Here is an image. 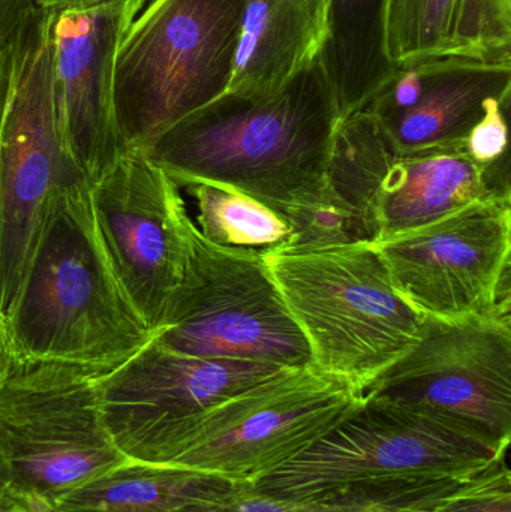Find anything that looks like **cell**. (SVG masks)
I'll return each instance as SVG.
<instances>
[{
  "instance_id": "obj_5",
  "label": "cell",
  "mask_w": 511,
  "mask_h": 512,
  "mask_svg": "<svg viewBox=\"0 0 511 512\" xmlns=\"http://www.w3.org/2000/svg\"><path fill=\"white\" fill-rule=\"evenodd\" d=\"M56 12L35 6L9 41L0 110V315L8 319L54 201L86 180L66 152L54 96Z\"/></svg>"
},
{
  "instance_id": "obj_25",
  "label": "cell",
  "mask_w": 511,
  "mask_h": 512,
  "mask_svg": "<svg viewBox=\"0 0 511 512\" xmlns=\"http://www.w3.org/2000/svg\"><path fill=\"white\" fill-rule=\"evenodd\" d=\"M509 110L510 102L495 98L485 102V114L465 140L474 161L491 165L509 155Z\"/></svg>"
},
{
  "instance_id": "obj_15",
  "label": "cell",
  "mask_w": 511,
  "mask_h": 512,
  "mask_svg": "<svg viewBox=\"0 0 511 512\" xmlns=\"http://www.w3.org/2000/svg\"><path fill=\"white\" fill-rule=\"evenodd\" d=\"M281 370L252 361L191 357L153 339L102 378V420L126 456L141 442L200 418Z\"/></svg>"
},
{
  "instance_id": "obj_23",
  "label": "cell",
  "mask_w": 511,
  "mask_h": 512,
  "mask_svg": "<svg viewBox=\"0 0 511 512\" xmlns=\"http://www.w3.org/2000/svg\"><path fill=\"white\" fill-rule=\"evenodd\" d=\"M455 56L511 63V0H464Z\"/></svg>"
},
{
  "instance_id": "obj_21",
  "label": "cell",
  "mask_w": 511,
  "mask_h": 512,
  "mask_svg": "<svg viewBox=\"0 0 511 512\" xmlns=\"http://www.w3.org/2000/svg\"><path fill=\"white\" fill-rule=\"evenodd\" d=\"M197 203L201 236L228 249L269 252L287 248L291 228L275 210L237 189L209 182H186Z\"/></svg>"
},
{
  "instance_id": "obj_9",
  "label": "cell",
  "mask_w": 511,
  "mask_h": 512,
  "mask_svg": "<svg viewBox=\"0 0 511 512\" xmlns=\"http://www.w3.org/2000/svg\"><path fill=\"white\" fill-rule=\"evenodd\" d=\"M506 454L434 415L362 397L311 447L251 489L272 498L300 499L374 481L471 478Z\"/></svg>"
},
{
  "instance_id": "obj_24",
  "label": "cell",
  "mask_w": 511,
  "mask_h": 512,
  "mask_svg": "<svg viewBox=\"0 0 511 512\" xmlns=\"http://www.w3.org/2000/svg\"><path fill=\"white\" fill-rule=\"evenodd\" d=\"M429 512H511V475L506 457Z\"/></svg>"
},
{
  "instance_id": "obj_29",
  "label": "cell",
  "mask_w": 511,
  "mask_h": 512,
  "mask_svg": "<svg viewBox=\"0 0 511 512\" xmlns=\"http://www.w3.org/2000/svg\"><path fill=\"white\" fill-rule=\"evenodd\" d=\"M27 512H54V510L45 499L39 498V496H32L29 499V504H27Z\"/></svg>"
},
{
  "instance_id": "obj_30",
  "label": "cell",
  "mask_w": 511,
  "mask_h": 512,
  "mask_svg": "<svg viewBox=\"0 0 511 512\" xmlns=\"http://www.w3.org/2000/svg\"><path fill=\"white\" fill-rule=\"evenodd\" d=\"M8 357V343H6L5 319L0 315V364Z\"/></svg>"
},
{
  "instance_id": "obj_10",
  "label": "cell",
  "mask_w": 511,
  "mask_h": 512,
  "mask_svg": "<svg viewBox=\"0 0 511 512\" xmlns=\"http://www.w3.org/2000/svg\"><path fill=\"white\" fill-rule=\"evenodd\" d=\"M188 236L185 279L156 342L191 357L312 367L311 349L270 274L266 252L212 245L194 221Z\"/></svg>"
},
{
  "instance_id": "obj_14",
  "label": "cell",
  "mask_w": 511,
  "mask_h": 512,
  "mask_svg": "<svg viewBox=\"0 0 511 512\" xmlns=\"http://www.w3.org/2000/svg\"><path fill=\"white\" fill-rule=\"evenodd\" d=\"M149 0H105L57 11L54 96L66 152L87 183L126 147L114 113V69L125 33Z\"/></svg>"
},
{
  "instance_id": "obj_3",
  "label": "cell",
  "mask_w": 511,
  "mask_h": 512,
  "mask_svg": "<svg viewBox=\"0 0 511 512\" xmlns=\"http://www.w3.org/2000/svg\"><path fill=\"white\" fill-rule=\"evenodd\" d=\"M264 259L312 367L359 396L416 345L423 316L396 291L374 243L273 249Z\"/></svg>"
},
{
  "instance_id": "obj_7",
  "label": "cell",
  "mask_w": 511,
  "mask_h": 512,
  "mask_svg": "<svg viewBox=\"0 0 511 512\" xmlns=\"http://www.w3.org/2000/svg\"><path fill=\"white\" fill-rule=\"evenodd\" d=\"M360 399L314 367L285 369L126 457L254 484L311 447Z\"/></svg>"
},
{
  "instance_id": "obj_22",
  "label": "cell",
  "mask_w": 511,
  "mask_h": 512,
  "mask_svg": "<svg viewBox=\"0 0 511 512\" xmlns=\"http://www.w3.org/2000/svg\"><path fill=\"white\" fill-rule=\"evenodd\" d=\"M464 0H387L386 45L399 69L455 56Z\"/></svg>"
},
{
  "instance_id": "obj_8",
  "label": "cell",
  "mask_w": 511,
  "mask_h": 512,
  "mask_svg": "<svg viewBox=\"0 0 511 512\" xmlns=\"http://www.w3.org/2000/svg\"><path fill=\"white\" fill-rule=\"evenodd\" d=\"M326 188L378 243L476 201H511L510 155L482 165L465 146L407 152L363 110L336 126Z\"/></svg>"
},
{
  "instance_id": "obj_20",
  "label": "cell",
  "mask_w": 511,
  "mask_h": 512,
  "mask_svg": "<svg viewBox=\"0 0 511 512\" xmlns=\"http://www.w3.org/2000/svg\"><path fill=\"white\" fill-rule=\"evenodd\" d=\"M482 475V474H480ZM477 477L446 480H393L351 484L300 499L243 492L177 512H429Z\"/></svg>"
},
{
  "instance_id": "obj_11",
  "label": "cell",
  "mask_w": 511,
  "mask_h": 512,
  "mask_svg": "<svg viewBox=\"0 0 511 512\" xmlns=\"http://www.w3.org/2000/svg\"><path fill=\"white\" fill-rule=\"evenodd\" d=\"M362 397L434 415L509 451L510 318L423 316L416 345L381 373Z\"/></svg>"
},
{
  "instance_id": "obj_26",
  "label": "cell",
  "mask_w": 511,
  "mask_h": 512,
  "mask_svg": "<svg viewBox=\"0 0 511 512\" xmlns=\"http://www.w3.org/2000/svg\"><path fill=\"white\" fill-rule=\"evenodd\" d=\"M38 6V0H0V41H11L23 18Z\"/></svg>"
},
{
  "instance_id": "obj_4",
  "label": "cell",
  "mask_w": 511,
  "mask_h": 512,
  "mask_svg": "<svg viewBox=\"0 0 511 512\" xmlns=\"http://www.w3.org/2000/svg\"><path fill=\"white\" fill-rule=\"evenodd\" d=\"M110 372L5 358L0 364V512H27L128 462L102 420Z\"/></svg>"
},
{
  "instance_id": "obj_12",
  "label": "cell",
  "mask_w": 511,
  "mask_h": 512,
  "mask_svg": "<svg viewBox=\"0 0 511 512\" xmlns=\"http://www.w3.org/2000/svg\"><path fill=\"white\" fill-rule=\"evenodd\" d=\"M374 246L420 315L510 318L511 201H476Z\"/></svg>"
},
{
  "instance_id": "obj_19",
  "label": "cell",
  "mask_w": 511,
  "mask_h": 512,
  "mask_svg": "<svg viewBox=\"0 0 511 512\" xmlns=\"http://www.w3.org/2000/svg\"><path fill=\"white\" fill-rule=\"evenodd\" d=\"M387 0H329V39L320 65L339 119L365 110L398 74L386 45Z\"/></svg>"
},
{
  "instance_id": "obj_27",
  "label": "cell",
  "mask_w": 511,
  "mask_h": 512,
  "mask_svg": "<svg viewBox=\"0 0 511 512\" xmlns=\"http://www.w3.org/2000/svg\"><path fill=\"white\" fill-rule=\"evenodd\" d=\"M9 71H11V47L8 42L0 41V110L8 89Z\"/></svg>"
},
{
  "instance_id": "obj_2",
  "label": "cell",
  "mask_w": 511,
  "mask_h": 512,
  "mask_svg": "<svg viewBox=\"0 0 511 512\" xmlns=\"http://www.w3.org/2000/svg\"><path fill=\"white\" fill-rule=\"evenodd\" d=\"M156 334L114 270L89 183L81 179L66 186L6 319L8 355L111 372Z\"/></svg>"
},
{
  "instance_id": "obj_18",
  "label": "cell",
  "mask_w": 511,
  "mask_h": 512,
  "mask_svg": "<svg viewBox=\"0 0 511 512\" xmlns=\"http://www.w3.org/2000/svg\"><path fill=\"white\" fill-rule=\"evenodd\" d=\"M249 486L209 472L129 459L48 504L54 512H177Z\"/></svg>"
},
{
  "instance_id": "obj_6",
  "label": "cell",
  "mask_w": 511,
  "mask_h": 512,
  "mask_svg": "<svg viewBox=\"0 0 511 512\" xmlns=\"http://www.w3.org/2000/svg\"><path fill=\"white\" fill-rule=\"evenodd\" d=\"M243 0H152L125 33L114 113L126 149L147 150L227 93Z\"/></svg>"
},
{
  "instance_id": "obj_13",
  "label": "cell",
  "mask_w": 511,
  "mask_h": 512,
  "mask_svg": "<svg viewBox=\"0 0 511 512\" xmlns=\"http://www.w3.org/2000/svg\"><path fill=\"white\" fill-rule=\"evenodd\" d=\"M89 188L114 270L138 312L159 331L188 267L192 219L180 188L140 149L120 153Z\"/></svg>"
},
{
  "instance_id": "obj_28",
  "label": "cell",
  "mask_w": 511,
  "mask_h": 512,
  "mask_svg": "<svg viewBox=\"0 0 511 512\" xmlns=\"http://www.w3.org/2000/svg\"><path fill=\"white\" fill-rule=\"evenodd\" d=\"M105 2V0H38L39 8L48 9V11H63V9L81 8V6L96 5V3Z\"/></svg>"
},
{
  "instance_id": "obj_1",
  "label": "cell",
  "mask_w": 511,
  "mask_h": 512,
  "mask_svg": "<svg viewBox=\"0 0 511 512\" xmlns=\"http://www.w3.org/2000/svg\"><path fill=\"white\" fill-rule=\"evenodd\" d=\"M339 120L318 62L275 95L224 93L168 129L146 152L177 186L218 183L284 216L324 194Z\"/></svg>"
},
{
  "instance_id": "obj_17",
  "label": "cell",
  "mask_w": 511,
  "mask_h": 512,
  "mask_svg": "<svg viewBox=\"0 0 511 512\" xmlns=\"http://www.w3.org/2000/svg\"><path fill=\"white\" fill-rule=\"evenodd\" d=\"M329 0H243L228 93L264 98L320 62Z\"/></svg>"
},
{
  "instance_id": "obj_16",
  "label": "cell",
  "mask_w": 511,
  "mask_h": 512,
  "mask_svg": "<svg viewBox=\"0 0 511 512\" xmlns=\"http://www.w3.org/2000/svg\"><path fill=\"white\" fill-rule=\"evenodd\" d=\"M416 65L422 77L416 104L395 113H369L401 150L465 146L488 99L510 102L511 63L449 56Z\"/></svg>"
}]
</instances>
